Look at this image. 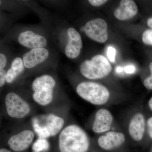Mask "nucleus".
Returning a JSON list of instances; mask_svg holds the SVG:
<instances>
[{"label": "nucleus", "instance_id": "obj_32", "mask_svg": "<svg viewBox=\"0 0 152 152\" xmlns=\"http://www.w3.org/2000/svg\"><path fill=\"white\" fill-rule=\"evenodd\" d=\"M81 31H84L85 28H84V27L82 26L81 28H80Z\"/></svg>", "mask_w": 152, "mask_h": 152}, {"label": "nucleus", "instance_id": "obj_28", "mask_svg": "<svg viewBox=\"0 0 152 152\" xmlns=\"http://www.w3.org/2000/svg\"><path fill=\"white\" fill-rule=\"evenodd\" d=\"M147 24L150 27L152 28V18H150L149 19H148Z\"/></svg>", "mask_w": 152, "mask_h": 152}, {"label": "nucleus", "instance_id": "obj_23", "mask_svg": "<svg viewBox=\"0 0 152 152\" xmlns=\"http://www.w3.org/2000/svg\"><path fill=\"white\" fill-rule=\"evenodd\" d=\"M90 4L95 7H99L105 3L107 2V0H89L88 1Z\"/></svg>", "mask_w": 152, "mask_h": 152}, {"label": "nucleus", "instance_id": "obj_4", "mask_svg": "<svg viewBox=\"0 0 152 152\" xmlns=\"http://www.w3.org/2000/svg\"><path fill=\"white\" fill-rule=\"evenodd\" d=\"M56 81L51 76L43 75L35 79L32 85L34 93L33 98L37 103L42 106L49 104L53 99V91Z\"/></svg>", "mask_w": 152, "mask_h": 152}, {"label": "nucleus", "instance_id": "obj_31", "mask_svg": "<svg viewBox=\"0 0 152 152\" xmlns=\"http://www.w3.org/2000/svg\"><path fill=\"white\" fill-rule=\"evenodd\" d=\"M0 152H11L9 150L5 148H1L0 150Z\"/></svg>", "mask_w": 152, "mask_h": 152}, {"label": "nucleus", "instance_id": "obj_33", "mask_svg": "<svg viewBox=\"0 0 152 152\" xmlns=\"http://www.w3.org/2000/svg\"></svg>", "mask_w": 152, "mask_h": 152}, {"label": "nucleus", "instance_id": "obj_19", "mask_svg": "<svg viewBox=\"0 0 152 152\" xmlns=\"http://www.w3.org/2000/svg\"><path fill=\"white\" fill-rule=\"evenodd\" d=\"M142 40L146 45H152V30L148 29L144 32L142 36Z\"/></svg>", "mask_w": 152, "mask_h": 152}, {"label": "nucleus", "instance_id": "obj_8", "mask_svg": "<svg viewBox=\"0 0 152 152\" xmlns=\"http://www.w3.org/2000/svg\"><path fill=\"white\" fill-rule=\"evenodd\" d=\"M34 137L32 131L26 130L10 138L8 145L11 149L16 152L24 151L29 146Z\"/></svg>", "mask_w": 152, "mask_h": 152}, {"label": "nucleus", "instance_id": "obj_5", "mask_svg": "<svg viewBox=\"0 0 152 152\" xmlns=\"http://www.w3.org/2000/svg\"><path fill=\"white\" fill-rule=\"evenodd\" d=\"M5 102L7 113L12 118H22L29 113V105L15 93L8 94L6 96Z\"/></svg>", "mask_w": 152, "mask_h": 152}, {"label": "nucleus", "instance_id": "obj_16", "mask_svg": "<svg viewBox=\"0 0 152 152\" xmlns=\"http://www.w3.org/2000/svg\"><path fill=\"white\" fill-rule=\"evenodd\" d=\"M24 66L23 60L21 58L18 57L15 58L12 62L11 68L7 72V83H12L16 78L23 72L24 70Z\"/></svg>", "mask_w": 152, "mask_h": 152}, {"label": "nucleus", "instance_id": "obj_17", "mask_svg": "<svg viewBox=\"0 0 152 152\" xmlns=\"http://www.w3.org/2000/svg\"><path fill=\"white\" fill-rule=\"evenodd\" d=\"M50 145L46 139H37L33 145L32 148V152H41L48 151Z\"/></svg>", "mask_w": 152, "mask_h": 152}, {"label": "nucleus", "instance_id": "obj_3", "mask_svg": "<svg viewBox=\"0 0 152 152\" xmlns=\"http://www.w3.org/2000/svg\"><path fill=\"white\" fill-rule=\"evenodd\" d=\"M112 66L102 55H96L91 60H86L81 64V73L87 78L96 80L102 78L111 72Z\"/></svg>", "mask_w": 152, "mask_h": 152}, {"label": "nucleus", "instance_id": "obj_26", "mask_svg": "<svg viewBox=\"0 0 152 152\" xmlns=\"http://www.w3.org/2000/svg\"><path fill=\"white\" fill-rule=\"evenodd\" d=\"M124 69L121 66H118L116 68V72H117V73H118V74H121L122 73H123V72H124Z\"/></svg>", "mask_w": 152, "mask_h": 152}, {"label": "nucleus", "instance_id": "obj_13", "mask_svg": "<svg viewBox=\"0 0 152 152\" xmlns=\"http://www.w3.org/2000/svg\"><path fill=\"white\" fill-rule=\"evenodd\" d=\"M49 53L44 48L31 49L23 56V61L25 66L28 69L34 68L43 62L48 58Z\"/></svg>", "mask_w": 152, "mask_h": 152}, {"label": "nucleus", "instance_id": "obj_7", "mask_svg": "<svg viewBox=\"0 0 152 152\" xmlns=\"http://www.w3.org/2000/svg\"><path fill=\"white\" fill-rule=\"evenodd\" d=\"M126 140L125 135L123 133L115 131L107 132L99 138V145L103 149L110 151L121 146L124 143Z\"/></svg>", "mask_w": 152, "mask_h": 152}, {"label": "nucleus", "instance_id": "obj_22", "mask_svg": "<svg viewBox=\"0 0 152 152\" xmlns=\"http://www.w3.org/2000/svg\"><path fill=\"white\" fill-rule=\"evenodd\" d=\"M7 72L4 69L0 70V86L2 87L5 84L7 78Z\"/></svg>", "mask_w": 152, "mask_h": 152}, {"label": "nucleus", "instance_id": "obj_14", "mask_svg": "<svg viewBox=\"0 0 152 152\" xmlns=\"http://www.w3.org/2000/svg\"><path fill=\"white\" fill-rule=\"evenodd\" d=\"M138 7L132 0H122L120 5L114 12L116 18L120 20H126L135 16L138 12Z\"/></svg>", "mask_w": 152, "mask_h": 152}, {"label": "nucleus", "instance_id": "obj_11", "mask_svg": "<svg viewBox=\"0 0 152 152\" xmlns=\"http://www.w3.org/2000/svg\"><path fill=\"white\" fill-rule=\"evenodd\" d=\"M18 40L22 45L32 49L44 48L47 45L45 38L31 31L21 33Z\"/></svg>", "mask_w": 152, "mask_h": 152}, {"label": "nucleus", "instance_id": "obj_25", "mask_svg": "<svg viewBox=\"0 0 152 152\" xmlns=\"http://www.w3.org/2000/svg\"><path fill=\"white\" fill-rule=\"evenodd\" d=\"M7 61L6 56L2 53L0 54V70L3 69L5 67Z\"/></svg>", "mask_w": 152, "mask_h": 152}, {"label": "nucleus", "instance_id": "obj_18", "mask_svg": "<svg viewBox=\"0 0 152 152\" xmlns=\"http://www.w3.org/2000/svg\"><path fill=\"white\" fill-rule=\"evenodd\" d=\"M33 126L34 130L39 138L46 139L50 137L46 128L42 125L39 124L36 120L33 121Z\"/></svg>", "mask_w": 152, "mask_h": 152}, {"label": "nucleus", "instance_id": "obj_9", "mask_svg": "<svg viewBox=\"0 0 152 152\" xmlns=\"http://www.w3.org/2000/svg\"><path fill=\"white\" fill-rule=\"evenodd\" d=\"M113 121V117L109 110L104 108L98 110L95 114L92 127L93 132L98 134L109 132Z\"/></svg>", "mask_w": 152, "mask_h": 152}, {"label": "nucleus", "instance_id": "obj_12", "mask_svg": "<svg viewBox=\"0 0 152 152\" xmlns=\"http://www.w3.org/2000/svg\"><path fill=\"white\" fill-rule=\"evenodd\" d=\"M145 121L143 115L137 113L133 116L129 124L128 131L131 138L135 141L141 140L143 137Z\"/></svg>", "mask_w": 152, "mask_h": 152}, {"label": "nucleus", "instance_id": "obj_27", "mask_svg": "<svg viewBox=\"0 0 152 152\" xmlns=\"http://www.w3.org/2000/svg\"><path fill=\"white\" fill-rule=\"evenodd\" d=\"M148 128H152V117L148 120L147 122Z\"/></svg>", "mask_w": 152, "mask_h": 152}, {"label": "nucleus", "instance_id": "obj_6", "mask_svg": "<svg viewBox=\"0 0 152 152\" xmlns=\"http://www.w3.org/2000/svg\"><path fill=\"white\" fill-rule=\"evenodd\" d=\"M86 35L99 43L105 42L108 37L107 24L103 19L96 18L89 21L84 26Z\"/></svg>", "mask_w": 152, "mask_h": 152}, {"label": "nucleus", "instance_id": "obj_2", "mask_svg": "<svg viewBox=\"0 0 152 152\" xmlns=\"http://www.w3.org/2000/svg\"><path fill=\"white\" fill-rule=\"evenodd\" d=\"M78 94L93 104L102 105L109 100L110 93L103 85L92 82H83L76 88Z\"/></svg>", "mask_w": 152, "mask_h": 152}, {"label": "nucleus", "instance_id": "obj_20", "mask_svg": "<svg viewBox=\"0 0 152 152\" xmlns=\"http://www.w3.org/2000/svg\"><path fill=\"white\" fill-rule=\"evenodd\" d=\"M149 67L151 72V75L144 80V86L149 90H152V62L150 64Z\"/></svg>", "mask_w": 152, "mask_h": 152}, {"label": "nucleus", "instance_id": "obj_21", "mask_svg": "<svg viewBox=\"0 0 152 152\" xmlns=\"http://www.w3.org/2000/svg\"><path fill=\"white\" fill-rule=\"evenodd\" d=\"M116 51L115 49L113 47L110 46L108 48L107 50V56L109 60L112 63H114L115 61V57Z\"/></svg>", "mask_w": 152, "mask_h": 152}, {"label": "nucleus", "instance_id": "obj_15", "mask_svg": "<svg viewBox=\"0 0 152 152\" xmlns=\"http://www.w3.org/2000/svg\"><path fill=\"white\" fill-rule=\"evenodd\" d=\"M46 117L45 124L43 126L47 129L50 137L56 135L62 128L64 123V120L53 114H49Z\"/></svg>", "mask_w": 152, "mask_h": 152}, {"label": "nucleus", "instance_id": "obj_29", "mask_svg": "<svg viewBox=\"0 0 152 152\" xmlns=\"http://www.w3.org/2000/svg\"><path fill=\"white\" fill-rule=\"evenodd\" d=\"M148 132L150 137L152 139V128H148Z\"/></svg>", "mask_w": 152, "mask_h": 152}, {"label": "nucleus", "instance_id": "obj_10", "mask_svg": "<svg viewBox=\"0 0 152 152\" xmlns=\"http://www.w3.org/2000/svg\"><path fill=\"white\" fill-rule=\"evenodd\" d=\"M67 33L69 39L66 47V55L69 58H75L80 55L83 48L81 37L74 28L68 29Z\"/></svg>", "mask_w": 152, "mask_h": 152}, {"label": "nucleus", "instance_id": "obj_1", "mask_svg": "<svg viewBox=\"0 0 152 152\" xmlns=\"http://www.w3.org/2000/svg\"><path fill=\"white\" fill-rule=\"evenodd\" d=\"M58 145L61 152H87L90 142L86 133L82 128L71 125L60 133Z\"/></svg>", "mask_w": 152, "mask_h": 152}, {"label": "nucleus", "instance_id": "obj_24", "mask_svg": "<svg viewBox=\"0 0 152 152\" xmlns=\"http://www.w3.org/2000/svg\"><path fill=\"white\" fill-rule=\"evenodd\" d=\"M124 70L126 74H132L136 72V68L134 65H130L125 66L124 68Z\"/></svg>", "mask_w": 152, "mask_h": 152}, {"label": "nucleus", "instance_id": "obj_30", "mask_svg": "<svg viewBox=\"0 0 152 152\" xmlns=\"http://www.w3.org/2000/svg\"><path fill=\"white\" fill-rule=\"evenodd\" d=\"M148 105L150 109H151V110L152 111V97L149 101Z\"/></svg>", "mask_w": 152, "mask_h": 152}]
</instances>
